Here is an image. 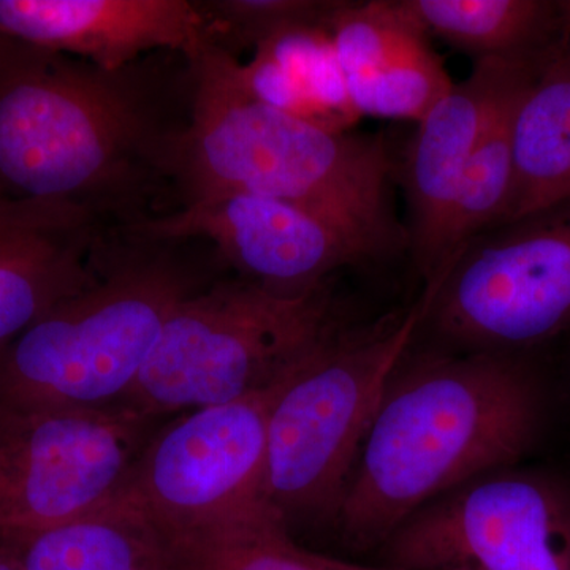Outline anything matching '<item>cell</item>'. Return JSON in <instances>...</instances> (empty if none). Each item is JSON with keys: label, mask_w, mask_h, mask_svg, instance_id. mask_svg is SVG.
Here are the masks:
<instances>
[{"label": "cell", "mask_w": 570, "mask_h": 570, "mask_svg": "<svg viewBox=\"0 0 570 570\" xmlns=\"http://www.w3.org/2000/svg\"><path fill=\"white\" fill-rule=\"evenodd\" d=\"M194 91L183 52L107 70L0 33V197L63 202L108 228L156 216Z\"/></svg>", "instance_id": "1"}, {"label": "cell", "mask_w": 570, "mask_h": 570, "mask_svg": "<svg viewBox=\"0 0 570 570\" xmlns=\"http://www.w3.org/2000/svg\"><path fill=\"white\" fill-rule=\"evenodd\" d=\"M542 422L535 377L485 351L397 370L335 512L354 549H381L423 505L519 463Z\"/></svg>", "instance_id": "2"}, {"label": "cell", "mask_w": 570, "mask_h": 570, "mask_svg": "<svg viewBox=\"0 0 570 570\" xmlns=\"http://www.w3.org/2000/svg\"><path fill=\"white\" fill-rule=\"evenodd\" d=\"M190 61L193 121L171 165L174 209L209 195L254 194L316 214L366 258L407 242L390 206L393 165L381 138L332 132L257 102L236 80L238 59L213 45Z\"/></svg>", "instance_id": "3"}, {"label": "cell", "mask_w": 570, "mask_h": 570, "mask_svg": "<svg viewBox=\"0 0 570 570\" xmlns=\"http://www.w3.org/2000/svg\"><path fill=\"white\" fill-rule=\"evenodd\" d=\"M204 242H151L110 228L97 279L0 347V403H124L165 322L225 268Z\"/></svg>", "instance_id": "4"}, {"label": "cell", "mask_w": 570, "mask_h": 570, "mask_svg": "<svg viewBox=\"0 0 570 570\" xmlns=\"http://www.w3.org/2000/svg\"><path fill=\"white\" fill-rule=\"evenodd\" d=\"M426 313L422 298L406 316L362 332L335 322L276 382L264 493L287 527L335 517L367 428Z\"/></svg>", "instance_id": "5"}, {"label": "cell", "mask_w": 570, "mask_h": 570, "mask_svg": "<svg viewBox=\"0 0 570 570\" xmlns=\"http://www.w3.org/2000/svg\"><path fill=\"white\" fill-rule=\"evenodd\" d=\"M335 322L326 284L281 294L217 277L175 307L124 403L164 419L265 392Z\"/></svg>", "instance_id": "6"}, {"label": "cell", "mask_w": 570, "mask_h": 570, "mask_svg": "<svg viewBox=\"0 0 570 570\" xmlns=\"http://www.w3.org/2000/svg\"><path fill=\"white\" fill-rule=\"evenodd\" d=\"M163 423L129 403H0V543L110 501Z\"/></svg>", "instance_id": "7"}, {"label": "cell", "mask_w": 570, "mask_h": 570, "mask_svg": "<svg viewBox=\"0 0 570 570\" xmlns=\"http://www.w3.org/2000/svg\"><path fill=\"white\" fill-rule=\"evenodd\" d=\"M381 551L395 570H570V487L491 472L412 513Z\"/></svg>", "instance_id": "8"}, {"label": "cell", "mask_w": 570, "mask_h": 570, "mask_svg": "<svg viewBox=\"0 0 570 570\" xmlns=\"http://www.w3.org/2000/svg\"><path fill=\"white\" fill-rule=\"evenodd\" d=\"M478 238L430 292L439 332L478 347H521L570 332V204Z\"/></svg>", "instance_id": "9"}, {"label": "cell", "mask_w": 570, "mask_h": 570, "mask_svg": "<svg viewBox=\"0 0 570 570\" xmlns=\"http://www.w3.org/2000/svg\"><path fill=\"white\" fill-rule=\"evenodd\" d=\"M275 385L232 403L190 409L163 423L116 497L163 530L268 505L266 426Z\"/></svg>", "instance_id": "10"}, {"label": "cell", "mask_w": 570, "mask_h": 570, "mask_svg": "<svg viewBox=\"0 0 570 570\" xmlns=\"http://www.w3.org/2000/svg\"><path fill=\"white\" fill-rule=\"evenodd\" d=\"M118 230L151 242L208 243L225 268L281 294L313 291L336 269L367 261L316 214L254 194L209 195Z\"/></svg>", "instance_id": "11"}, {"label": "cell", "mask_w": 570, "mask_h": 570, "mask_svg": "<svg viewBox=\"0 0 570 570\" xmlns=\"http://www.w3.org/2000/svg\"><path fill=\"white\" fill-rule=\"evenodd\" d=\"M0 33L107 70L206 41L195 0H0Z\"/></svg>", "instance_id": "12"}, {"label": "cell", "mask_w": 570, "mask_h": 570, "mask_svg": "<svg viewBox=\"0 0 570 570\" xmlns=\"http://www.w3.org/2000/svg\"><path fill=\"white\" fill-rule=\"evenodd\" d=\"M538 63L479 59L469 78L453 82L419 122L404 184L411 214L409 246L428 285L436 276L449 213L483 130L505 94Z\"/></svg>", "instance_id": "13"}, {"label": "cell", "mask_w": 570, "mask_h": 570, "mask_svg": "<svg viewBox=\"0 0 570 570\" xmlns=\"http://www.w3.org/2000/svg\"><path fill=\"white\" fill-rule=\"evenodd\" d=\"M108 230L75 205L0 197V347L97 279Z\"/></svg>", "instance_id": "14"}, {"label": "cell", "mask_w": 570, "mask_h": 570, "mask_svg": "<svg viewBox=\"0 0 570 570\" xmlns=\"http://www.w3.org/2000/svg\"><path fill=\"white\" fill-rule=\"evenodd\" d=\"M330 32L358 118L420 122L452 89L428 36L393 0L337 3Z\"/></svg>", "instance_id": "15"}, {"label": "cell", "mask_w": 570, "mask_h": 570, "mask_svg": "<svg viewBox=\"0 0 570 570\" xmlns=\"http://www.w3.org/2000/svg\"><path fill=\"white\" fill-rule=\"evenodd\" d=\"M332 13L273 33L249 62H235V77L257 102L321 129L348 132L360 118L330 32Z\"/></svg>", "instance_id": "16"}, {"label": "cell", "mask_w": 570, "mask_h": 570, "mask_svg": "<svg viewBox=\"0 0 570 570\" xmlns=\"http://www.w3.org/2000/svg\"><path fill=\"white\" fill-rule=\"evenodd\" d=\"M570 204V41L539 63L512 124V187L498 227Z\"/></svg>", "instance_id": "17"}, {"label": "cell", "mask_w": 570, "mask_h": 570, "mask_svg": "<svg viewBox=\"0 0 570 570\" xmlns=\"http://www.w3.org/2000/svg\"><path fill=\"white\" fill-rule=\"evenodd\" d=\"M428 37L479 59L538 63L570 41V2L396 0Z\"/></svg>", "instance_id": "18"}, {"label": "cell", "mask_w": 570, "mask_h": 570, "mask_svg": "<svg viewBox=\"0 0 570 570\" xmlns=\"http://www.w3.org/2000/svg\"><path fill=\"white\" fill-rule=\"evenodd\" d=\"M0 549L21 570H176L159 528L118 497Z\"/></svg>", "instance_id": "19"}, {"label": "cell", "mask_w": 570, "mask_h": 570, "mask_svg": "<svg viewBox=\"0 0 570 570\" xmlns=\"http://www.w3.org/2000/svg\"><path fill=\"white\" fill-rule=\"evenodd\" d=\"M176 570H343L337 558L296 546L268 505L181 530H163Z\"/></svg>", "instance_id": "20"}, {"label": "cell", "mask_w": 570, "mask_h": 570, "mask_svg": "<svg viewBox=\"0 0 570 570\" xmlns=\"http://www.w3.org/2000/svg\"><path fill=\"white\" fill-rule=\"evenodd\" d=\"M538 66L505 94L483 130L450 209L439 249L436 276L426 291L436 287L472 242L501 223L512 187L513 115L521 92Z\"/></svg>", "instance_id": "21"}, {"label": "cell", "mask_w": 570, "mask_h": 570, "mask_svg": "<svg viewBox=\"0 0 570 570\" xmlns=\"http://www.w3.org/2000/svg\"><path fill=\"white\" fill-rule=\"evenodd\" d=\"M205 21L206 43L238 59L295 22L322 20L340 0H195Z\"/></svg>", "instance_id": "22"}, {"label": "cell", "mask_w": 570, "mask_h": 570, "mask_svg": "<svg viewBox=\"0 0 570 570\" xmlns=\"http://www.w3.org/2000/svg\"><path fill=\"white\" fill-rule=\"evenodd\" d=\"M341 569L343 570H395V569H389L384 568V566H366V564H358V562H351V561H344L340 560Z\"/></svg>", "instance_id": "23"}, {"label": "cell", "mask_w": 570, "mask_h": 570, "mask_svg": "<svg viewBox=\"0 0 570 570\" xmlns=\"http://www.w3.org/2000/svg\"><path fill=\"white\" fill-rule=\"evenodd\" d=\"M0 570H21L20 566L17 564V561H14L13 558L2 549H0Z\"/></svg>", "instance_id": "24"}]
</instances>
